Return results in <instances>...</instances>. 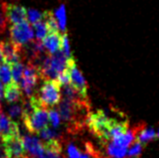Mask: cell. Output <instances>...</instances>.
<instances>
[{"label":"cell","instance_id":"cell-1","mask_svg":"<svg viewBox=\"0 0 159 158\" xmlns=\"http://www.w3.org/2000/svg\"><path fill=\"white\" fill-rule=\"evenodd\" d=\"M86 123L90 130L99 137L102 142H110L113 138L128 131L127 121H118L116 119L109 118L103 111L90 113L86 119Z\"/></svg>","mask_w":159,"mask_h":158},{"label":"cell","instance_id":"cell-2","mask_svg":"<svg viewBox=\"0 0 159 158\" xmlns=\"http://www.w3.org/2000/svg\"><path fill=\"white\" fill-rule=\"evenodd\" d=\"M36 97L39 100L41 105L45 108L56 106L61 101V85L58 84L57 80L44 81Z\"/></svg>","mask_w":159,"mask_h":158},{"label":"cell","instance_id":"cell-3","mask_svg":"<svg viewBox=\"0 0 159 158\" xmlns=\"http://www.w3.org/2000/svg\"><path fill=\"white\" fill-rule=\"evenodd\" d=\"M21 119L27 130L32 134H35L48 126V111L45 107L40 106L35 108L30 115Z\"/></svg>","mask_w":159,"mask_h":158},{"label":"cell","instance_id":"cell-4","mask_svg":"<svg viewBox=\"0 0 159 158\" xmlns=\"http://www.w3.org/2000/svg\"><path fill=\"white\" fill-rule=\"evenodd\" d=\"M9 33L11 43L17 45L18 47H22L23 45L33 40V31L28 21L13 24L10 27Z\"/></svg>","mask_w":159,"mask_h":158},{"label":"cell","instance_id":"cell-5","mask_svg":"<svg viewBox=\"0 0 159 158\" xmlns=\"http://www.w3.org/2000/svg\"><path fill=\"white\" fill-rule=\"evenodd\" d=\"M66 70L70 74V85H72L75 90L79 93V95L84 100L88 99V85L83 77V74L78 69V65L76 64V61L74 59L68 61V65H66Z\"/></svg>","mask_w":159,"mask_h":158},{"label":"cell","instance_id":"cell-6","mask_svg":"<svg viewBox=\"0 0 159 158\" xmlns=\"http://www.w3.org/2000/svg\"><path fill=\"white\" fill-rule=\"evenodd\" d=\"M39 79V69L32 64H27L23 70V76L21 80V90L27 96V98H31L34 95V89Z\"/></svg>","mask_w":159,"mask_h":158},{"label":"cell","instance_id":"cell-7","mask_svg":"<svg viewBox=\"0 0 159 158\" xmlns=\"http://www.w3.org/2000/svg\"><path fill=\"white\" fill-rule=\"evenodd\" d=\"M2 146L6 158H23L25 154L23 139L20 135L2 139Z\"/></svg>","mask_w":159,"mask_h":158},{"label":"cell","instance_id":"cell-8","mask_svg":"<svg viewBox=\"0 0 159 158\" xmlns=\"http://www.w3.org/2000/svg\"><path fill=\"white\" fill-rule=\"evenodd\" d=\"M4 12L8 22L13 24L27 21V10L21 5L4 3Z\"/></svg>","mask_w":159,"mask_h":158},{"label":"cell","instance_id":"cell-9","mask_svg":"<svg viewBox=\"0 0 159 158\" xmlns=\"http://www.w3.org/2000/svg\"><path fill=\"white\" fill-rule=\"evenodd\" d=\"M0 51L2 52L8 65L18 63L22 59L21 47H18L11 41H0Z\"/></svg>","mask_w":159,"mask_h":158},{"label":"cell","instance_id":"cell-10","mask_svg":"<svg viewBox=\"0 0 159 158\" xmlns=\"http://www.w3.org/2000/svg\"><path fill=\"white\" fill-rule=\"evenodd\" d=\"M20 135L19 126L13 120H11L7 115H0V137L1 139H5L8 137Z\"/></svg>","mask_w":159,"mask_h":158},{"label":"cell","instance_id":"cell-11","mask_svg":"<svg viewBox=\"0 0 159 158\" xmlns=\"http://www.w3.org/2000/svg\"><path fill=\"white\" fill-rule=\"evenodd\" d=\"M62 43V35L60 32H49L43 40V44L47 49L48 53L53 55L54 52L60 51Z\"/></svg>","mask_w":159,"mask_h":158},{"label":"cell","instance_id":"cell-12","mask_svg":"<svg viewBox=\"0 0 159 158\" xmlns=\"http://www.w3.org/2000/svg\"><path fill=\"white\" fill-rule=\"evenodd\" d=\"M22 91L21 88L14 82H11L9 84L5 85L4 89V98L10 104H15L21 100Z\"/></svg>","mask_w":159,"mask_h":158},{"label":"cell","instance_id":"cell-13","mask_svg":"<svg viewBox=\"0 0 159 158\" xmlns=\"http://www.w3.org/2000/svg\"><path fill=\"white\" fill-rule=\"evenodd\" d=\"M51 56V65L53 70L57 74H60L66 69V65H68V59L66 57L65 53L62 52L61 48L57 52H54L53 55Z\"/></svg>","mask_w":159,"mask_h":158},{"label":"cell","instance_id":"cell-14","mask_svg":"<svg viewBox=\"0 0 159 158\" xmlns=\"http://www.w3.org/2000/svg\"><path fill=\"white\" fill-rule=\"evenodd\" d=\"M107 153L109 156L112 158H125L127 156L128 153V148L121 147L118 145H115L111 142L108 143L107 146Z\"/></svg>","mask_w":159,"mask_h":158},{"label":"cell","instance_id":"cell-15","mask_svg":"<svg viewBox=\"0 0 159 158\" xmlns=\"http://www.w3.org/2000/svg\"><path fill=\"white\" fill-rule=\"evenodd\" d=\"M157 136L155 130L153 128H144L140 130V132L136 135L137 138V142L141 143L142 145L146 144L149 141H151Z\"/></svg>","mask_w":159,"mask_h":158},{"label":"cell","instance_id":"cell-16","mask_svg":"<svg viewBox=\"0 0 159 158\" xmlns=\"http://www.w3.org/2000/svg\"><path fill=\"white\" fill-rule=\"evenodd\" d=\"M53 14L57 18L60 30L66 32V7L64 4H61V5L54 11Z\"/></svg>","mask_w":159,"mask_h":158},{"label":"cell","instance_id":"cell-17","mask_svg":"<svg viewBox=\"0 0 159 158\" xmlns=\"http://www.w3.org/2000/svg\"><path fill=\"white\" fill-rule=\"evenodd\" d=\"M43 20L47 23L48 33L49 32H60V27H58V23L57 21V18L54 14L51 11H44V17Z\"/></svg>","mask_w":159,"mask_h":158},{"label":"cell","instance_id":"cell-18","mask_svg":"<svg viewBox=\"0 0 159 158\" xmlns=\"http://www.w3.org/2000/svg\"><path fill=\"white\" fill-rule=\"evenodd\" d=\"M9 65H10V69H11L12 82H14V83H16V84H18V83H20V82H21V80H22L24 66H23L21 61L11 64Z\"/></svg>","mask_w":159,"mask_h":158},{"label":"cell","instance_id":"cell-19","mask_svg":"<svg viewBox=\"0 0 159 158\" xmlns=\"http://www.w3.org/2000/svg\"><path fill=\"white\" fill-rule=\"evenodd\" d=\"M33 27H34V30H35L36 40L43 41L45 38V36L48 34V29L47 23H45L44 20H41V21L33 24Z\"/></svg>","mask_w":159,"mask_h":158},{"label":"cell","instance_id":"cell-20","mask_svg":"<svg viewBox=\"0 0 159 158\" xmlns=\"http://www.w3.org/2000/svg\"><path fill=\"white\" fill-rule=\"evenodd\" d=\"M0 81H1L2 84L4 85H7L12 82L11 69H10V65L7 63L0 65Z\"/></svg>","mask_w":159,"mask_h":158},{"label":"cell","instance_id":"cell-21","mask_svg":"<svg viewBox=\"0 0 159 158\" xmlns=\"http://www.w3.org/2000/svg\"><path fill=\"white\" fill-rule=\"evenodd\" d=\"M39 135L40 136V138L44 139L45 141H48V140H60V134L56 131L54 128H51V127H45L44 129H43L39 133Z\"/></svg>","mask_w":159,"mask_h":158},{"label":"cell","instance_id":"cell-22","mask_svg":"<svg viewBox=\"0 0 159 158\" xmlns=\"http://www.w3.org/2000/svg\"><path fill=\"white\" fill-rule=\"evenodd\" d=\"M43 17H44V12H39L33 9L27 10V21L30 24H32V25L41 21V20H43Z\"/></svg>","mask_w":159,"mask_h":158},{"label":"cell","instance_id":"cell-23","mask_svg":"<svg viewBox=\"0 0 159 158\" xmlns=\"http://www.w3.org/2000/svg\"><path fill=\"white\" fill-rule=\"evenodd\" d=\"M61 51L65 53L66 57L68 59V61L74 59L72 56V52H70V40H69V36L68 34L65 32L62 34V43H61Z\"/></svg>","mask_w":159,"mask_h":158},{"label":"cell","instance_id":"cell-24","mask_svg":"<svg viewBox=\"0 0 159 158\" xmlns=\"http://www.w3.org/2000/svg\"><path fill=\"white\" fill-rule=\"evenodd\" d=\"M48 119H49V122H51L52 128L57 129V128L60 127L61 118L60 113H58L57 111L53 110V109L49 110L48 111Z\"/></svg>","mask_w":159,"mask_h":158},{"label":"cell","instance_id":"cell-25","mask_svg":"<svg viewBox=\"0 0 159 158\" xmlns=\"http://www.w3.org/2000/svg\"><path fill=\"white\" fill-rule=\"evenodd\" d=\"M8 115L11 118H17L21 117L22 115V107L21 105H17V104H12V105L8 108Z\"/></svg>","mask_w":159,"mask_h":158},{"label":"cell","instance_id":"cell-26","mask_svg":"<svg viewBox=\"0 0 159 158\" xmlns=\"http://www.w3.org/2000/svg\"><path fill=\"white\" fill-rule=\"evenodd\" d=\"M142 149H143V145L139 142L134 143L133 146L128 150L127 156L130 158H134V157H138L142 152Z\"/></svg>","mask_w":159,"mask_h":158},{"label":"cell","instance_id":"cell-27","mask_svg":"<svg viewBox=\"0 0 159 158\" xmlns=\"http://www.w3.org/2000/svg\"><path fill=\"white\" fill-rule=\"evenodd\" d=\"M7 26V19L4 12V3L0 4V34L5 31Z\"/></svg>","mask_w":159,"mask_h":158},{"label":"cell","instance_id":"cell-28","mask_svg":"<svg viewBox=\"0 0 159 158\" xmlns=\"http://www.w3.org/2000/svg\"><path fill=\"white\" fill-rule=\"evenodd\" d=\"M82 152L79 150L76 145L73 143L69 144L68 146V157L69 158H81Z\"/></svg>","mask_w":159,"mask_h":158},{"label":"cell","instance_id":"cell-29","mask_svg":"<svg viewBox=\"0 0 159 158\" xmlns=\"http://www.w3.org/2000/svg\"><path fill=\"white\" fill-rule=\"evenodd\" d=\"M3 64H6V61H5V57H4L2 52L0 51V65H2Z\"/></svg>","mask_w":159,"mask_h":158},{"label":"cell","instance_id":"cell-30","mask_svg":"<svg viewBox=\"0 0 159 158\" xmlns=\"http://www.w3.org/2000/svg\"><path fill=\"white\" fill-rule=\"evenodd\" d=\"M4 97V93H3V85H2V82L0 81V100Z\"/></svg>","mask_w":159,"mask_h":158},{"label":"cell","instance_id":"cell-31","mask_svg":"<svg viewBox=\"0 0 159 158\" xmlns=\"http://www.w3.org/2000/svg\"><path fill=\"white\" fill-rule=\"evenodd\" d=\"M157 137H158V138H159V131H158V133H157Z\"/></svg>","mask_w":159,"mask_h":158},{"label":"cell","instance_id":"cell-32","mask_svg":"<svg viewBox=\"0 0 159 158\" xmlns=\"http://www.w3.org/2000/svg\"><path fill=\"white\" fill-rule=\"evenodd\" d=\"M0 139H1V137H0Z\"/></svg>","mask_w":159,"mask_h":158}]
</instances>
